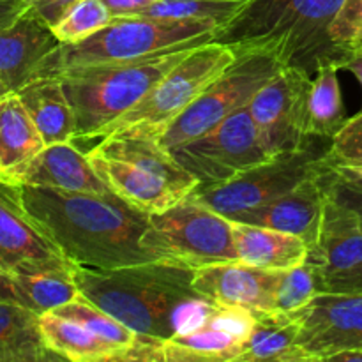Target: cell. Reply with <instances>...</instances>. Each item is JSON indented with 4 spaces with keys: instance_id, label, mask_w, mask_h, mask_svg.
<instances>
[{
    "instance_id": "cell-1",
    "label": "cell",
    "mask_w": 362,
    "mask_h": 362,
    "mask_svg": "<svg viewBox=\"0 0 362 362\" xmlns=\"http://www.w3.org/2000/svg\"><path fill=\"white\" fill-rule=\"evenodd\" d=\"M194 267L177 260H154L129 267L74 265L80 293L140 336L166 341L193 331L216 304L193 288Z\"/></svg>"
},
{
    "instance_id": "cell-2",
    "label": "cell",
    "mask_w": 362,
    "mask_h": 362,
    "mask_svg": "<svg viewBox=\"0 0 362 362\" xmlns=\"http://www.w3.org/2000/svg\"><path fill=\"white\" fill-rule=\"evenodd\" d=\"M20 189L27 211L74 265L110 271L163 260L140 244L148 216L115 194L67 193L37 186Z\"/></svg>"
},
{
    "instance_id": "cell-3",
    "label": "cell",
    "mask_w": 362,
    "mask_h": 362,
    "mask_svg": "<svg viewBox=\"0 0 362 362\" xmlns=\"http://www.w3.org/2000/svg\"><path fill=\"white\" fill-rule=\"evenodd\" d=\"M341 4L343 0H247L219 28L216 41L233 48H269L283 66L310 76L329 64L341 69L349 53L329 35Z\"/></svg>"
},
{
    "instance_id": "cell-4",
    "label": "cell",
    "mask_w": 362,
    "mask_h": 362,
    "mask_svg": "<svg viewBox=\"0 0 362 362\" xmlns=\"http://www.w3.org/2000/svg\"><path fill=\"white\" fill-rule=\"evenodd\" d=\"M85 154L110 193L148 218L173 207L198 187V180L158 138L108 134Z\"/></svg>"
},
{
    "instance_id": "cell-5",
    "label": "cell",
    "mask_w": 362,
    "mask_h": 362,
    "mask_svg": "<svg viewBox=\"0 0 362 362\" xmlns=\"http://www.w3.org/2000/svg\"><path fill=\"white\" fill-rule=\"evenodd\" d=\"M200 46V45H198ZM197 46L166 49L147 59L69 67L53 74L64 85L76 117V140L101 136L136 106Z\"/></svg>"
},
{
    "instance_id": "cell-6",
    "label": "cell",
    "mask_w": 362,
    "mask_h": 362,
    "mask_svg": "<svg viewBox=\"0 0 362 362\" xmlns=\"http://www.w3.org/2000/svg\"><path fill=\"white\" fill-rule=\"evenodd\" d=\"M221 25L202 20L113 18L105 28L73 45L60 42L35 71L34 78L53 76L69 67L131 62L166 49H180L216 41ZM32 78V80H34Z\"/></svg>"
},
{
    "instance_id": "cell-7",
    "label": "cell",
    "mask_w": 362,
    "mask_h": 362,
    "mask_svg": "<svg viewBox=\"0 0 362 362\" xmlns=\"http://www.w3.org/2000/svg\"><path fill=\"white\" fill-rule=\"evenodd\" d=\"M235 59V48L226 42L209 41L197 46L136 106L110 124L99 138L131 133L159 140L163 131L186 112Z\"/></svg>"
},
{
    "instance_id": "cell-8",
    "label": "cell",
    "mask_w": 362,
    "mask_h": 362,
    "mask_svg": "<svg viewBox=\"0 0 362 362\" xmlns=\"http://www.w3.org/2000/svg\"><path fill=\"white\" fill-rule=\"evenodd\" d=\"M237 59L223 71L159 136L165 148L173 151L214 129L239 110L246 108L262 87L278 73L281 60L269 48H235Z\"/></svg>"
},
{
    "instance_id": "cell-9",
    "label": "cell",
    "mask_w": 362,
    "mask_h": 362,
    "mask_svg": "<svg viewBox=\"0 0 362 362\" xmlns=\"http://www.w3.org/2000/svg\"><path fill=\"white\" fill-rule=\"evenodd\" d=\"M140 244L154 257L182 262L194 269L239 260L232 219L212 211L194 194L151 216Z\"/></svg>"
},
{
    "instance_id": "cell-10",
    "label": "cell",
    "mask_w": 362,
    "mask_h": 362,
    "mask_svg": "<svg viewBox=\"0 0 362 362\" xmlns=\"http://www.w3.org/2000/svg\"><path fill=\"white\" fill-rule=\"evenodd\" d=\"M327 141L315 138L300 151L285 152L246 170L235 179L214 186H198L194 197L219 214L232 218L262 207L299 186L303 180L329 170Z\"/></svg>"
},
{
    "instance_id": "cell-11",
    "label": "cell",
    "mask_w": 362,
    "mask_h": 362,
    "mask_svg": "<svg viewBox=\"0 0 362 362\" xmlns=\"http://www.w3.org/2000/svg\"><path fill=\"white\" fill-rule=\"evenodd\" d=\"M172 154L198 180V186L228 182L271 158L247 106L200 138L173 148Z\"/></svg>"
},
{
    "instance_id": "cell-12",
    "label": "cell",
    "mask_w": 362,
    "mask_h": 362,
    "mask_svg": "<svg viewBox=\"0 0 362 362\" xmlns=\"http://www.w3.org/2000/svg\"><path fill=\"white\" fill-rule=\"evenodd\" d=\"M311 78L296 67H281L247 105L271 158L300 151L315 140L306 129Z\"/></svg>"
},
{
    "instance_id": "cell-13",
    "label": "cell",
    "mask_w": 362,
    "mask_h": 362,
    "mask_svg": "<svg viewBox=\"0 0 362 362\" xmlns=\"http://www.w3.org/2000/svg\"><path fill=\"white\" fill-rule=\"evenodd\" d=\"M73 267L27 211L20 184L0 179V269L14 276Z\"/></svg>"
},
{
    "instance_id": "cell-14",
    "label": "cell",
    "mask_w": 362,
    "mask_h": 362,
    "mask_svg": "<svg viewBox=\"0 0 362 362\" xmlns=\"http://www.w3.org/2000/svg\"><path fill=\"white\" fill-rule=\"evenodd\" d=\"M297 313V349L304 362H324L341 350L362 349V293L320 292Z\"/></svg>"
},
{
    "instance_id": "cell-15",
    "label": "cell",
    "mask_w": 362,
    "mask_h": 362,
    "mask_svg": "<svg viewBox=\"0 0 362 362\" xmlns=\"http://www.w3.org/2000/svg\"><path fill=\"white\" fill-rule=\"evenodd\" d=\"M257 313L244 308L218 306L205 322L186 334L156 345V361L237 362L251 334Z\"/></svg>"
},
{
    "instance_id": "cell-16",
    "label": "cell",
    "mask_w": 362,
    "mask_h": 362,
    "mask_svg": "<svg viewBox=\"0 0 362 362\" xmlns=\"http://www.w3.org/2000/svg\"><path fill=\"white\" fill-rule=\"evenodd\" d=\"M279 271L244 262H219L194 269L193 288L218 306L244 308L253 313H274Z\"/></svg>"
},
{
    "instance_id": "cell-17",
    "label": "cell",
    "mask_w": 362,
    "mask_h": 362,
    "mask_svg": "<svg viewBox=\"0 0 362 362\" xmlns=\"http://www.w3.org/2000/svg\"><path fill=\"white\" fill-rule=\"evenodd\" d=\"M329 172L331 168L303 180L299 186L283 197L262 207L233 214L230 219L292 233L303 239L310 251L315 250L318 243V233H320L322 218H324L325 200H327Z\"/></svg>"
},
{
    "instance_id": "cell-18",
    "label": "cell",
    "mask_w": 362,
    "mask_h": 362,
    "mask_svg": "<svg viewBox=\"0 0 362 362\" xmlns=\"http://www.w3.org/2000/svg\"><path fill=\"white\" fill-rule=\"evenodd\" d=\"M0 179L20 186L52 187L67 193L112 194L92 168L87 154L78 151L73 141L46 145L30 161Z\"/></svg>"
},
{
    "instance_id": "cell-19",
    "label": "cell",
    "mask_w": 362,
    "mask_h": 362,
    "mask_svg": "<svg viewBox=\"0 0 362 362\" xmlns=\"http://www.w3.org/2000/svg\"><path fill=\"white\" fill-rule=\"evenodd\" d=\"M59 45L52 27L30 9L0 28V81L4 87L9 92L23 87Z\"/></svg>"
},
{
    "instance_id": "cell-20",
    "label": "cell",
    "mask_w": 362,
    "mask_h": 362,
    "mask_svg": "<svg viewBox=\"0 0 362 362\" xmlns=\"http://www.w3.org/2000/svg\"><path fill=\"white\" fill-rule=\"evenodd\" d=\"M308 260L320 272V283L362 264V218L329 193L318 243Z\"/></svg>"
},
{
    "instance_id": "cell-21",
    "label": "cell",
    "mask_w": 362,
    "mask_h": 362,
    "mask_svg": "<svg viewBox=\"0 0 362 362\" xmlns=\"http://www.w3.org/2000/svg\"><path fill=\"white\" fill-rule=\"evenodd\" d=\"M14 94L23 103L46 145L76 140V117L59 78H34Z\"/></svg>"
},
{
    "instance_id": "cell-22",
    "label": "cell",
    "mask_w": 362,
    "mask_h": 362,
    "mask_svg": "<svg viewBox=\"0 0 362 362\" xmlns=\"http://www.w3.org/2000/svg\"><path fill=\"white\" fill-rule=\"evenodd\" d=\"M237 258L253 267L286 271L306 262L310 247L292 233L250 223L232 221Z\"/></svg>"
},
{
    "instance_id": "cell-23",
    "label": "cell",
    "mask_w": 362,
    "mask_h": 362,
    "mask_svg": "<svg viewBox=\"0 0 362 362\" xmlns=\"http://www.w3.org/2000/svg\"><path fill=\"white\" fill-rule=\"evenodd\" d=\"M42 338L48 349L60 361L71 362H112L122 361V354L112 343L95 336L78 322L60 315H39Z\"/></svg>"
},
{
    "instance_id": "cell-24",
    "label": "cell",
    "mask_w": 362,
    "mask_h": 362,
    "mask_svg": "<svg viewBox=\"0 0 362 362\" xmlns=\"http://www.w3.org/2000/svg\"><path fill=\"white\" fill-rule=\"evenodd\" d=\"M60 361L42 338L39 315L0 299V362Z\"/></svg>"
},
{
    "instance_id": "cell-25",
    "label": "cell",
    "mask_w": 362,
    "mask_h": 362,
    "mask_svg": "<svg viewBox=\"0 0 362 362\" xmlns=\"http://www.w3.org/2000/svg\"><path fill=\"white\" fill-rule=\"evenodd\" d=\"M46 147L41 133L35 127L14 92L0 98V177L20 168Z\"/></svg>"
},
{
    "instance_id": "cell-26",
    "label": "cell",
    "mask_w": 362,
    "mask_h": 362,
    "mask_svg": "<svg viewBox=\"0 0 362 362\" xmlns=\"http://www.w3.org/2000/svg\"><path fill=\"white\" fill-rule=\"evenodd\" d=\"M299 313H257L251 334L237 362H304L297 349Z\"/></svg>"
},
{
    "instance_id": "cell-27",
    "label": "cell",
    "mask_w": 362,
    "mask_h": 362,
    "mask_svg": "<svg viewBox=\"0 0 362 362\" xmlns=\"http://www.w3.org/2000/svg\"><path fill=\"white\" fill-rule=\"evenodd\" d=\"M336 64L320 67L311 78L308 92L306 129L310 138L332 140L349 120Z\"/></svg>"
},
{
    "instance_id": "cell-28",
    "label": "cell",
    "mask_w": 362,
    "mask_h": 362,
    "mask_svg": "<svg viewBox=\"0 0 362 362\" xmlns=\"http://www.w3.org/2000/svg\"><path fill=\"white\" fill-rule=\"evenodd\" d=\"M13 281L21 304L37 315L49 313L81 296L73 278V269H45L14 274Z\"/></svg>"
},
{
    "instance_id": "cell-29",
    "label": "cell",
    "mask_w": 362,
    "mask_h": 362,
    "mask_svg": "<svg viewBox=\"0 0 362 362\" xmlns=\"http://www.w3.org/2000/svg\"><path fill=\"white\" fill-rule=\"evenodd\" d=\"M53 313L78 322V324L87 327L90 332H94L95 336L103 338L105 341L112 343V345L115 346V349H119L120 354H122V361L120 362L127 361L131 350L136 346L138 339H140V334L131 331V329L126 327L122 322H119L115 317H112V315L106 313L105 310L95 306L94 303H90V300L83 296L76 297V299L71 300V303L57 308V310H53Z\"/></svg>"
},
{
    "instance_id": "cell-30",
    "label": "cell",
    "mask_w": 362,
    "mask_h": 362,
    "mask_svg": "<svg viewBox=\"0 0 362 362\" xmlns=\"http://www.w3.org/2000/svg\"><path fill=\"white\" fill-rule=\"evenodd\" d=\"M246 2L247 0H158L140 16L216 21L223 27L246 6Z\"/></svg>"
},
{
    "instance_id": "cell-31",
    "label": "cell",
    "mask_w": 362,
    "mask_h": 362,
    "mask_svg": "<svg viewBox=\"0 0 362 362\" xmlns=\"http://www.w3.org/2000/svg\"><path fill=\"white\" fill-rule=\"evenodd\" d=\"M320 293V272L306 258L300 265L279 271L274 293V313L293 315Z\"/></svg>"
},
{
    "instance_id": "cell-32",
    "label": "cell",
    "mask_w": 362,
    "mask_h": 362,
    "mask_svg": "<svg viewBox=\"0 0 362 362\" xmlns=\"http://www.w3.org/2000/svg\"><path fill=\"white\" fill-rule=\"evenodd\" d=\"M112 20V13L101 0H78L52 30L59 42L73 45L90 37Z\"/></svg>"
},
{
    "instance_id": "cell-33",
    "label": "cell",
    "mask_w": 362,
    "mask_h": 362,
    "mask_svg": "<svg viewBox=\"0 0 362 362\" xmlns=\"http://www.w3.org/2000/svg\"><path fill=\"white\" fill-rule=\"evenodd\" d=\"M327 163L329 166H362V110L331 140Z\"/></svg>"
},
{
    "instance_id": "cell-34",
    "label": "cell",
    "mask_w": 362,
    "mask_h": 362,
    "mask_svg": "<svg viewBox=\"0 0 362 362\" xmlns=\"http://www.w3.org/2000/svg\"><path fill=\"white\" fill-rule=\"evenodd\" d=\"M331 41L343 52L362 45V0H343L329 27Z\"/></svg>"
},
{
    "instance_id": "cell-35",
    "label": "cell",
    "mask_w": 362,
    "mask_h": 362,
    "mask_svg": "<svg viewBox=\"0 0 362 362\" xmlns=\"http://www.w3.org/2000/svg\"><path fill=\"white\" fill-rule=\"evenodd\" d=\"M327 193L331 194L334 200H338L339 204L352 209L356 214H359L362 218V187L361 186H354V184L345 182V180H341L339 177H336L331 170L327 177Z\"/></svg>"
},
{
    "instance_id": "cell-36",
    "label": "cell",
    "mask_w": 362,
    "mask_h": 362,
    "mask_svg": "<svg viewBox=\"0 0 362 362\" xmlns=\"http://www.w3.org/2000/svg\"><path fill=\"white\" fill-rule=\"evenodd\" d=\"M320 292L362 293V264L320 283Z\"/></svg>"
},
{
    "instance_id": "cell-37",
    "label": "cell",
    "mask_w": 362,
    "mask_h": 362,
    "mask_svg": "<svg viewBox=\"0 0 362 362\" xmlns=\"http://www.w3.org/2000/svg\"><path fill=\"white\" fill-rule=\"evenodd\" d=\"M78 0H27L28 9L37 14L49 27L59 23L64 14L76 4Z\"/></svg>"
},
{
    "instance_id": "cell-38",
    "label": "cell",
    "mask_w": 362,
    "mask_h": 362,
    "mask_svg": "<svg viewBox=\"0 0 362 362\" xmlns=\"http://www.w3.org/2000/svg\"><path fill=\"white\" fill-rule=\"evenodd\" d=\"M113 18L126 16H140L148 6H152L158 0H101Z\"/></svg>"
},
{
    "instance_id": "cell-39",
    "label": "cell",
    "mask_w": 362,
    "mask_h": 362,
    "mask_svg": "<svg viewBox=\"0 0 362 362\" xmlns=\"http://www.w3.org/2000/svg\"><path fill=\"white\" fill-rule=\"evenodd\" d=\"M27 9V0H0V28L16 21Z\"/></svg>"
},
{
    "instance_id": "cell-40",
    "label": "cell",
    "mask_w": 362,
    "mask_h": 362,
    "mask_svg": "<svg viewBox=\"0 0 362 362\" xmlns=\"http://www.w3.org/2000/svg\"><path fill=\"white\" fill-rule=\"evenodd\" d=\"M341 69L352 73L354 76L357 78V81H359L361 87H362V45L350 49L349 57H346L345 62L341 64Z\"/></svg>"
},
{
    "instance_id": "cell-41",
    "label": "cell",
    "mask_w": 362,
    "mask_h": 362,
    "mask_svg": "<svg viewBox=\"0 0 362 362\" xmlns=\"http://www.w3.org/2000/svg\"><path fill=\"white\" fill-rule=\"evenodd\" d=\"M331 170L345 182L362 187V166H331Z\"/></svg>"
},
{
    "instance_id": "cell-42",
    "label": "cell",
    "mask_w": 362,
    "mask_h": 362,
    "mask_svg": "<svg viewBox=\"0 0 362 362\" xmlns=\"http://www.w3.org/2000/svg\"><path fill=\"white\" fill-rule=\"evenodd\" d=\"M0 299H6V300H11V303L21 304L20 296H18V292H16V286H14L13 276L7 274V272H4L2 269H0ZM21 306H23V304H21Z\"/></svg>"
},
{
    "instance_id": "cell-43",
    "label": "cell",
    "mask_w": 362,
    "mask_h": 362,
    "mask_svg": "<svg viewBox=\"0 0 362 362\" xmlns=\"http://www.w3.org/2000/svg\"><path fill=\"white\" fill-rule=\"evenodd\" d=\"M329 361L336 362H362V349H349L334 354Z\"/></svg>"
},
{
    "instance_id": "cell-44",
    "label": "cell",
    "mask_w": 362,
    "mask_h": 362,
    "mask_svg": "<svg viewBox=\"0 0 362 362\" xmlns=\"http://www.w3.org/2000/svg\"><path fill=\"white\" fill-rule=\"evenodd\" d=\"M6 94H9V90H7V88L4 87L2 81H0V98H2V95H6Z\"/></svg>"
}]
</instances>
